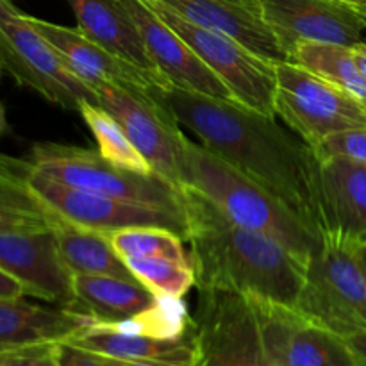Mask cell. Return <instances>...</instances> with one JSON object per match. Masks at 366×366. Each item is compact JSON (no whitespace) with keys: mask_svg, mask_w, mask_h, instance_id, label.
<instances>
[{"mask_svg":"<svg viewBox=\"0 0 366 366\" xmlns=\"http://www.w3.org/2000/svg\"><path fill=\"white\" fill-rule=\"evenodd\" d=\"M92 324V318L66 307L36 306L25 299L0 300V350L68 342Z\"/></svg>","mask_w":366,"mask_h":366,"instance_id":"44dd1931","label":"cell"},{"mask_svg":"<svg viewBox=\"0 0 366 366\" xmlns=\"http://www.w3.org/2000/svg\"><path fill=\"white\" fill-rule=\"evenodd\" d=\"M272 366H366L350 342L293 306L250 299Z\"/></svg>","mask_w":366,"mask_h":366,"instance_id":"4fadbf2b","label":"cell"},{"mask_svg":"<svg viewBox=\"0 0 366 366\" xmlns=\"http://www.w3.org/2000/svg\"><path fill=\"white\" fill-rule=\"evenodd\" d=\"M131 274L157 297L181 299L197 285L192 264L161 256L127 257L124 259Z\"/></svg>","mask_w":366,"mask_h":366,"instance_id":"484cf974","label":"cell"},{"mask_svg":"<svg viewBox=\"0 0 366 366\" xmlns=\"http://www.w3.org/2000/svg\"><path fill=\"white\" fill-rule=\"evenodd\" d=\"M111 243L122 259L143 256H161L168 259L192 264V257L186 252L184 238L174 231L161 227H129L111 232ZM193 267V264H192Z\"/></svg>","mask_w":366,"mask_h":366,"instance_id":"4316f807","label":"cell"},{"mask_svg":"<svg viewBox=\"0 0 366 366\" xmlns=\"http://www.w3.org/2000/svg\"><path fill=\"white\" fill-rule=\"evenodd\" d=\"M75 302L71 311L93 324H118L152 310L161 297L138 279L113 275H74Z\"/></svg>","mask_w":366,"mask_h":366,"instance_id":"7402d4cb","label":"cell"},{"mask_svg":"<svg viewBox=\"0 0 366 366\" xmlns=\"http://www.w3.org/2000/svg\"><path fill=\"white\" fill-rule=\"evenodd\" d=\"M0 270L16 277L27 297L74 306V274L61 257L52 207L32 192L11 157H2L0 170Z\"/></svg>","mask_w":366,"mask_h":366,"instance_id":"3957f363","label":"cell"},{"mask_svg":"<svg viewBox=\"0 0 366 366\" xmlns=\"http://www.w3.org/2000/svg\"><path fill=\"white\" fill-rule=\"evenodd\" d=\"M56 345L57 343H43L0 350V366H59Z\"/></svg>","mask_w":366,"mask_h":366,"instance_id":"f1b7e54d","label":"cell"},{"mask_svg":"<svg viewBox=\"0 0 366 366\" xmlns=\"http://www.w3.org/2000/svg\"><path fill=\"white\" fill-rule=\"evenodd\" d=\"M354 9L357 11V14H360L361 20H363V24L366 25V0H357V2L354 4Z\"/></svg>","mask_w":366,"mask_h":366,"instance_id":"836d02e7","label":"cell"},{"mask_svg":"<svg viewBox=\"0 0 366 366\" xmlns=\"http://www.w3.org/2000/svg\"><path fill=\"white\" fill-rule=\"evenodd\" d=\"M345 2H349V4H352V6H354V4H356V2H357V0H345Z\"/></svg>","mask_w":366,"mask_h":366,"instance_id":"e575fe53","label":"cell"},{"mask_svg":"<svg viewBox=\"0 0 366 366\" xmlns=\"http://www.w3.org/2000/svg\"><path fill=\"white\" fill-rule=\"evenodd\" d=\"M56 356L59 366H107L102 354L92 352L68 342L57 343Z\"/></svg>","mask_w":366,"mask_h":366,"instance_id":"f546056e","label":"cell"},{"mask_svg":"<svg viewBox=\"0 0 366 366\" xmlns=\"http://www.w3.org/2000/svg\"><path fill=\"white\" fill-rule=\"evenodd\" d=\"M106 357L107 366H182V365H168V363H156V361H125L117 360V357Z\"/></svg>","mask_w":366,"mask_h":366,"instance_id":"1f68e13d","label":"cell"},{"mask_svg":"<svg viewBox=\"0 0 366 366\" xmlns=\"http://www.w3.org/2000/svg\"><path fill=\"white\" fill-rule=\"evenodd\" d=\"M181 192L199 292L222 290L295 306L310 261L270 236L236 224L199 189L184 184Z\"/></svg>","mask_w":366,"mask_h":366,"instance_id":"7a4b0ae2","label":"cell"},{"mask_svg":"<svg viewBox=\"0 0 366 366\" xmlns=\"http://www.w3.org/2000/svg\"><path fill=\"white\" fill-rule=\"evenodd\" d=\"M288 63L340 86L366 106V81L357 66L352 46L338 43L300 41L290 54Z\"/></svg>","mask_w":366,"mask_h":366,"instance_id":"cb8c5ba5","label":"cell"},{"mask_svg":"<svg viewBox=\"0 0 366 366\" xmlns=\"http://www.w3.org/2000/svg\"><path fill=\"white\" fill-rule=\"evenodd\" d=\"M0 64L18 84L66 111L79 113L84 102L99 104L59 50L9 0H0Z\"/></svg>","mask_w":366,"mask_h":366,"instance_id":"8992f818","label":"cell"},{"mask_svg":"<svg viewBox=\"0 0 366 366\" xmlns=\"http://www.w3.org/2000/svg\"><path fill=\"white\" fill-rule=\"evenodd\" d=\"M88 86L99 106L117 118L129 139L149 161L154 174L182 189L186 136L174 114L154 99L152 92L107 81H92Z\"/></svg>","mask_w":366,"mask_h":366,"instance_id":"ba28073f","label":"cell"},{"mask_svg":"<svg viewBox=\"0 0 366 366\" xmlns=\"http://www.w3.org/2000/svg\"><path fill=\"white\" fill-rule=\"evenodd\" d=\"M154 99L204 147L259 182L322 238L327 231L315 150L277 125L275 117L238 102L184 89H154Z\"/></svg>","mask_w":366,"mask_h":366,"instance_id":"6da1fadb","label":"cell"},{"mask_svg":"<svg viewBox=\"0 0 366 366\" xmlns=\"http://www.w3.org/2000/svg\"><path fill=\"white\" fill-rule=\"evenodd\" d=\"M27 297L25 286L7 272L0 270V300H14Z\"/></svg>","mask_w":366,"mask_h":366,"instance_id":"4dcf8cb0","label":"cell"},{"mask_svg":"<svg viewBox=\"0 0 366 366\" xmlns=\"http://www.w3.org/2000/svg\"><path fill=\"white\" fill-rule=\"evenodd\" d=\"M267 24L285 52L300 41L338 43L354 46L363 41L366 25L345 0H259Z\"/></svg>","mask_w":366,"mask_h":366,"instance_id":"5bb4252c","label":"cell"},{"mask_svg":"<svg viewBox=\"0 0 366 366\" xmlns=\"http://www.w3.org/2000/svg\"><path fill=\"white\" fill-rule=\"evenodd\" d=\"M66 2L74 9L79 24L77 27L82 34L114 56L136 64L142 70L156 75L157 79L167 81L150 59L142 32L125 7L124 0H66Z\"/></svg>","mask_w":366,"mask_h":366,"instance_id":"ffe728a7","label":"cell"},{"mask_svg":"<svg viewBox=\"0 0 366 366\" xmlns=\"http://www.w3.org/2000/svg\"><path fill=\"white\" fill-rule=\"evenodd\" d=\"M27 161L36 172L61 184L184 213L181 189L157 174L147 175L114 167L95 150L38 143Z\"/></svg>","mask_w":366,"mask_h":366,"instance_id":"52a82bcc","label":"cell"},{"mask_svg":"<svg viewBox=\"0 0 366 366\" xmlns=\"http://www.w3.org/2000/svg\"><path fill=\"white\" fill-rule=\"evenodd\" d=\"M184 184L213 200L231 220L263 232L310 261L320 236L259 182L192 139H184Z\"/></svg>","mask_w":366,"mask_h":366,"instance_id":"277c9868","label":"cell"},{"mask_svg":"<svg viewBox=\"0 0 366 366\" xmlns=\"http://www.w3.org/2000/svg\"><path fill=\"white\" fill-rule=\"evenodd\" d=\"M195 324L193 366H272L256 310L247 295L200 290Z\"/></svg>","mask_w":366,"mask_h":366,"instance_id":"7c38bea8","label":"cell"},{"mask_svg":"<svg viewBox=\"0 0 366 366\" xmlns=\"http://www.w3.org/2000/svg\"><path fill=\"white\" fill-rule=\"evenodd\" d=\"M124 4L136 20L150 59L172 88L236 102L224 81L145 0H124Z\"/></svg>","mask_w":366,"mask_h":366,"instance_id":"9a60e30c","label":"cell"},{"mask_svg":"<svg viewBox=\"0 0 366 366\" xmlns=\"http://www.w3.org/2000/svg\"><path fill=\"white\" fill-rule=\"evenodd\" d=\"M68 343L125 361L193 366L197 360V329L192 335L179 338H163L145 332L124 331L113 324H92L68 340Z\"/></svg>","mask_w":366,"mask_h":366,"instance_id":"d6986e66","label":"cell"},{"mask_svg":"<svg viewBox=\"0 0 366 366\" xmlns=\"http://www.w3.org/2000/svg\"><path fill=\"white\" fill-rule=\"evenodd\" d=\"M295 310L352 343L366 357V249L327 231L307 267Z\"/></svg>","mask_w":366,"mask_h":366,"instance_id":"5b68a950","label":"cell"},{"mask_svg":"<svg viewBox=\"0 0 366 366\" xmlns=\"http://www.w3.org/2000/svg\"><path fill=\"white\" fill-rule=\"evenodd\" d=\"M313 150L320 161L329 157H349L366 163V127L332 132Z\"/></svg>","mask_w":366,"mask_h":366,"instance_id":"83f0119b","label":"cell"},{"mask_svg":"<svg viewBox=\"0 0 366 366\" xmlns=\"http://www.w3.org/2000/svg\"><path fill=\"white\" fill-rule=\"evenodd\" d=\"M192 24L236 39L270 63H288V54L267 24L259 0H150Z\"/></svg>","mask_w":366,"mask_h":366,"instance_id":"2e32d148","label":"cell"},{"mask_svg":"<svg viewBox=\"0 0 366 366\" xmlns=\"http://www.w3.org/2000/svg\"><path fill=\"white\" fill-rule=\"evenodd\" d=\"M52 227L64 264L74 275H113L136 279L114 250L109 234L70 222L52 209Z\"/></svg>","mask_w":366,"mask_h":366,"instance_id":"603a6c76","label":"cell"},{"mask_svg":"<svg viewBox=\"0 0 366 366\" xmlns=\"http://www.w3.org/2000/svg\"><path fill=\"white\" fill-rule=\"evenodd\" d=\"M79 114L95 136L100 156L106 157L114 167L124 168V170L147 175L154 174L149 161L136 149V145L129 139V136L125 134V131L113 114L93 102L82 104Z\"/></svg>","mask_w":366,"mask_h":366,"instance_id":"d4e9b609","label":"cell"},{"mask_svg":"<svg viewBox=\"0 0 366 366\" xmlns=\"http://www.w3.org/2000/svg\"><path fill=\"white\" fill-rule=\"evenodd\" d=\"M164 24L170 25L197 56L224 81L234 95L236 102L257 113L275 117L277 93V63L263 59L236 39L192 24L174 11L145 0Z\"/></svg>","mask_w":366,"mask_h":366,"instance_id":"30bf717a","label":"cell"},{"mask_svg":"<svg viewBox=\"0 0 366 366\" xmlns=\"http://www.w3.org/2000/svg\"><path fill=\"white\" fill-rule=\"evenodd\" d=\"M18 167L32 192L74 224L106 234L129 227H161L174 231L186 242L188 222L181 211L61 184L36 172L29 161L18 159Z\"/></svg>","mask_w":366,"mask_h":366,"instance_id":"8fae6325","label":"cell"},{"mask_svg":"<svg viewBox=\"0 0 366 366\" xmlns=\"http://www.w3.org/2000/svg\"><path fill=\"white\" fill-rule=\"evenodd\" d=\"M32 27L52 43L61 56L66 59L71 70L89 84L92 81H107L113 84L134 88L139 92H154V89H170L172 86L163 79L142 70L136 64L114 56L109 50L92 41L88 36L77 29L63 27V25L50 24L39 18L29 16Z\"/></svg>","mask_w":366,"mask_h":366,"instance_id":"e0dca14e","label":"cell"},{"mask_svg":"<svg viewBox=\"0 0 366 366\" xmlns=\"http://www.w3.org/2000/svg\"><path fill=\"white\" fill-rule=\"evenodd\" d=\"M352 50H354V56H356L357 66H360L361 74H363L366 81V43L365 41L357 43V45L352 46Z\"/></svg>","mask_w":366,"mask_h":366,"instance_id":"d6a6232c","label":"cell"},{"mask_svg":"<svg viewBox=\"0 0 366 366\" xmlns=\"http://www.w3.org/2000/svg\"><path fill=\"white\" fill-rule=\"evenodd\" d=\"M327 231L366 249V163L349 157L320 161ZM325 231V232H327Z\"/></svg>","mask_w":366,"mask_h":366,"instance_id":"ac0fdd59","label":"cell"},{"mask_svg":"<svg viewBox=\"0 0 366 366\" xmlns=\"http://www.w3.org/2000/svg\"><path fill=\"white\" fill-rule=\"evenodd\" d=\"M275 117L311 149L329 134L366 127V106L340 86L293 63H277Z\"/></svg>","mask_w":366,"mask_h":366,"instance_id":"9c48e42d","label":"cell"}]
</instances>
